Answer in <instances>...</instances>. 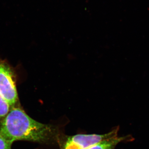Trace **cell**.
<instances>
[{
    "label": "cell",
    "mask_w": 149,
    "mask_h": 149,
    "mask_svg": "<svg viewBox=\"0 0 149 149\" xmlns=\"http://www.w3.org/2000/svg\"><path fill=\"white\" fill-rule=\"evenodd\" d=\"M0 94L10 106L18 100L16 79L13 70L5 61L0 59Z\"/></svg>",
    "instance_id": "3"
},
{
    "label": "cell",
    "mask_w": 149,
    "mask_h": 149,
    "mask_svg": "<svg viewBox=\"0 0 149 149\" xmlns=\"http://www.w3.org/2000/svg\"><path fill=\"white\" fill-rule=\"evenodd\" d=\"M12 143L0 136V149H11Z\"/></svg>",
    "instance_id": "6"
},
{
    "label": "cell",
    "mask_w": 149,
    "mask_h": 149,
    "mask_svg": "<svg viewBox=\"0 0 149 149\" xmlns=\"http://www.w3.org/2000/svg\"><path fill=\"white\" fill-rule=\"evenodd\" d=\"M133 140L132 136L129 135L122 137L117 136L102 141L87 149H115L118 144L120 142Z\"/></svg>",
    "instance_id": "4"
},
{
    "label": "cell",
    "mask_w": 149,
    "mask_h": 149,
    "mask_svg": "<svg viewBox=\"0 0 149 149\" xmlns=\"http://www.w3.org/2000/svg\"><path fill=\"white\" fill-rule=\"evenodd\" d=\"M0 136L13 143L25 141L50 145L58 143L61 136L56 126L38 122L20 108L13 107L0 123Z\"/></svg>",
    "instance_id": "1"
},
{
    "label": "cell",
    "mask_w": 149,
    "mask_h": 149,
    "mask_svg": "<svg viewBox=\"0 0 149 149\" xmlns=\"http://www.w3.org/2000/svg\"><path fill=\"white\" fill-rule=\"evenodd\" d=\"M8 103L0 94V119L5 117L10 111Z\"/></svg>",
    "instance_id": "5"
},
{
    "label": "cell",
    "mask_w": 149,
    "mask_h": 149,
    "mask_svg": "<svg viewBox=\"0 0 149 149\" xmlns=\"http://www.w3.org/2000/svg\"><path fill=\"white\" fill-rule=\"evenodd\" d=\"M118 127L105 134H77L61 136L58 144L60 149H87L101 141L118 136Z\"/></svg>",
    "instance_id": "2"
}]
</instances>
